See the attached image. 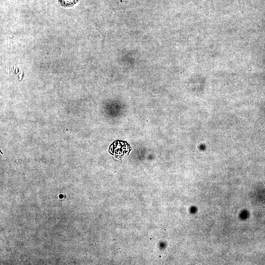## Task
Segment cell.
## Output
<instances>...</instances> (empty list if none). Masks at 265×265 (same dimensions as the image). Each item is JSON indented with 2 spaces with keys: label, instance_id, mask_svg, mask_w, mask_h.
<instances>
[{
  "label": "cell",
  "instance_id": "6da1fadb",
  "mask_svg": "<svg viewBox=\"0 0 265 265\" xmlns=\"http://www.w3.org/2000/svg\"><path fill=\"white\" fill-rule=\"evenodd\" d=\"M79 0H58L60 6L65 8L71 7L75 5Z\"/></svg>",
  "mask_w": 265,
  "mask_h": 265
}]
</instances>
